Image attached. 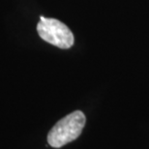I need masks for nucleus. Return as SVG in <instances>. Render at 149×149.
<instances>
[{
	"label": "nucleus",
	"mask_w": 149,
	"mask_h": 149,
	"mask_svg": "<svg viewBox=\"0 0 149 149\" xmlns=\"http://www.w3.org/2000/svg\"><path fill=\"white\" fill-rule=\"evenodd\" d=\"M86 118L84 113L76 111L60 119L47 135V142L52 147L60 148L74 141L81 134Z\"/></svg>",
	"instance_id": "obj_1"
},
{
	"label": "nucleus",
	"mask_w": 149,
	"mask_h": 149,
	"mask_svg": "<svg viewBox=\"0 0 149 149\" xmlns=\"http://www.w3.org/2000/svg\"><path fill=\"white\" fill-rule=\"evenodd\" d=\"M37 32L44 41L60 49H70L74 45L72 31L58 19L41 17L37 24Z\"/></svg>",
	"instance_id": "obj_2"
}]
</instances>
